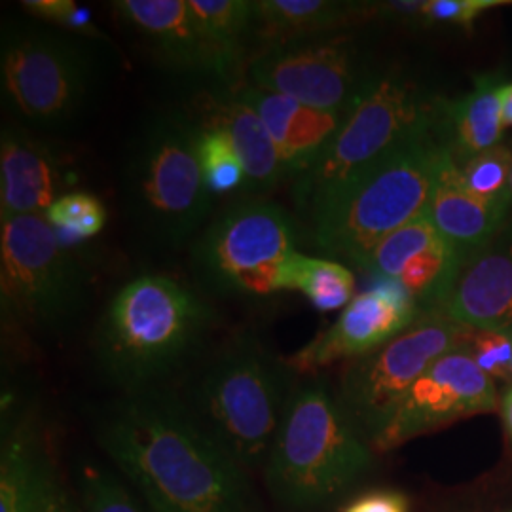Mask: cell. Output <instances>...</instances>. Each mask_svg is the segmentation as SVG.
I'll use <instances>...</instances> for the list:
<instances>
[{
	"mask_svg": "<svg viewBox=\"0 0 512 512\" xmlns=\"http://www.w3.org/2000/svg\"><path fill=\"white\" fill-rule=\"evenodd\" d=\"M503 88L505 82L497 74H482L471 92L444 103V137L456 164L499 145L505 129Z\"/></svg>",
	"mask_w": 512,
	"mask_h": 512,
	"instance_id": "obj_23",
	"label": "cell"
},
{
	"mask_svg": "<svg viewBox=\"0 0 512 512\" xmlns=\"http://www.w3.org/2000/svg\"><path fill=\"white\" fill-rule=\"evenodd\" d=\"M444 103L410 74L382 71L349 110L321 160L294 183L298 207L306 209L311 219L370 165L437 128Z\"/></svg>",
	"mask_w": 512,
	"mask_h": 512,
	"instance_id": "obj_7",
	"label": "cell"
},
{
	"mask_svg": "<svg viewBox=\"0 0 512 512\" xmlns=\"http://www.w3.org/2000/svg\"><path fill=\"white\" fill-rule=\"evenodd\" d=\"M264 122L285 165L287 179L302 181L344 126L348 112L311 109L287 95L245 84L236 88Z\"/></svg>",
	"mask_w": 512,
	"mask_h": 512,
	"instance_id": "obj_18",
	"label": "cell"
},
{
	"mask_svg": "<svg viewBox=\"0 0 512 512\" xmlns=\"http://www.w3.org/2000/svg\"><path fill=\"white\" fill-rule=\"evenodd\" d=\"M440 313L467 329H512V226L461 258Z\"/></svg>",
	"mask_w": 512,
	"mask_h": 512,
	"instance_id": "obj_16",
	"label": "cell"
},
{
	"mask_svg": "<svg viewBox=\"0 0 512 512\" xmlns=\"http://www.w3.org/2000/svg\"><path fill=\"white\" fill-rule=\"evenodd\" d=\"M35 512H76V505L69 494L59 486V482L42 499Z\"/></svg>",
	"mask_w": 512,
	"mask_h": 512,
	"instance_id": "obj_34",
	"label": "cell"
},
{
	"mask_svg": "<svg viewBox=\"0 0 512 512\" xmlns=\"http://www.w3.org/2000/svg\"><path fill=\"white\" fill-rule=\"evenodd\" d=\"M200 120L181 109L150 112L133 131L122 164V202L131 224L160 247H183L211 213L203 183Z\"/></svg>",
	"mask_w": 512,
	"mask_h": 512,
	"instance_id": "obj_5",
	"label": "cell"
},
{
	"mask_svg": "<svg viewBox=\"0 0 512 512\" xmlns=\"http://www.w3.org/2000/svg\"><path fill=\"white\" fill-rule=\"evenodd\" d=\"M194 18L219 57L226 88H239L247 73L251 44L256 42L255 2L249 0H188Z\"/></svg>",
	"mask_w": 512,
	"mask_h": 512,
	"instance_id": "obj_24",
	"label": "cell"
},
{
	"mask_svg": "<svg viewBox=\"0 0 512 512\" xmlns=\"http://www.w3.org/2000/svg\"><path fill=\"white\" fill-rule=\"evenodd\" d=\"M57 484L37 420L21 416L4 429L0 454V512H35Z\"/></svg>",
	"mask_w": 512,
	"mask_h": 512,
	"instance_id": "obj_21",
	"label": "cell"
},
{
	"mask_svg": "<svg viewBox=\"0 0 512 512\" xmlns=\"http://www.w3.org/2000/svg\"><path fill=\"white\" fill-rule=\"evenodd\" d=\"M372 446L323 378L294 387L262 476L275 505L313 512L338 501L374 467Z\"/></svg>",
	"mask_w": 512,
	"mask_h": 512,
	"instance_id": "obj_4",
	"label": "cell"
},
{
	"mask_svg": "<svg viewBox=\"0 0 512 512\" xmlns=\"http://www.w3.org/2000/svg\"><path fill=\"white\" fill-rule=\"evenodd\" d=\"M442 122L370 165L311 217L323 253L359 268L382 239L420 217L452 156Z\"/></svg>",
	"mask_w": 512,
	"mask_h": 512,
	"instance_id": "obj_6",
	"label": "cell"
},
{
	"mask_svg": "<svg viewBox=\"0 0 512 512\" xmlns=\"http://www.w3.org/2000/svg\"><path fill=\"white\" fill-rule=\"evenodd\" d=\"M380 73L348 29L260 48L247 65V84L311 109L349 112Z\"/></svg>",
	"mask_w": 512,
	"mask_h": 512,
	"instance_id": "obj_12",
	"label": "cell"
},
{
	"mask_svg": "<svg viewBox=\"0 0 512 512\" xmlns=\"http://www.w3.org/2000/svg\"><path fill=\"white\" fill-rule=\"evenodd\" d=\"M200 164H202L203 183L213 194H228L238 188L245 190L247 173L239 160L238 152L230 143L228 135L220 129L205 126L200 122Z\"/></svg>",
	"mask_w": 512,
	"mask_h": 512,
	"instance_id": "obj_27",
	"label": "cell"
},
{
	"mask_svg": "<svg viewBox=\"0 0 512 512\" xmlns=\"http://www.w3.org/2000/svg\"><path fill=\"white\" fill-rule=\"evenodd\" d=\"M497 410H501V401L495 382L476 365L463 342L429 366L410 387L372 448L391 452L456 421Z\"/></svg>",
	"mask_w": 512,
	"mask_h": 512,
	"instance_id": "obj_13",
	"label": "cell"
},
{
	"mask_svg": "<svg viewBox=\"0 0 512 512\" xmlns=\"http://www.w3.org/2000/svg\"><path fill=\"white\" fill-rule=\"evenodd\" d=\"M469 330L442 313H425L397 338L349 361L334 393L370 446L410 387L442 355L461 346Z\"/></svg>",
	"mask_w": 512,
	"mask_h": 512,
	"instance_id": "obj_11",
	"label": "cell"
},
{
	"mask_svg": "<svg viewBox=\"0 0 512 512\" xmlns=\"http://www.w3.org/2000/svg\"><path fill=\"white\" fill-rule=\"evenodd\" d=\"M423 315L399 283L374 279L368 289L353 296L329 329L319 332L287 361L296 374H315L340 361L349 363L397 338Z\"/></svg>",
	"mask_w": 512,
	"mask_h": 512,
	"instance_id": "obj_14",
	"label": "cell"
},
{
	"mask_svg": "<svg viewBox=\"0 0 512 512\" xmlns=\"http://www.w3.org/2000/svg\"><path fill=\"white\" fill-rule=\"evenodd\" d=\"M289 291L304 294L319 313L344 310L355 296V275L332 258L298 253L291 264Z\"/></svg>",
	"mask_w": 512,
	"mask_h": 512,
	"instance_id": "obj_25",
	"label": "cell"
},
{
	"mask_svg": "<svg viewBox=\"0 0 512 512\" xmlns=\"http://www.w3.org/2000/svg\"><path fill=\"white\" fill-rule=\"evenodd\" d=\"M202 118L205 126L228 135L247 173L245 192L264 194L287 179L285 165L256 110L247 105L236 90L213 93L205 99Z\"/></svg>",
	"mask_w": 512,
	"mask_h": 512,
	"instance_id": "obj_19",
	"label": "cell"
},
{
	"mask_svg": "<svg viewBox=\"0 0 512 512\" xmlns=\"http://www.w3.org/2000/svg\"><path fill=\"white\" fill-rule=\"evenodd\" d=\"M6 105L31 126H71L99 88V61L84 38L38 19H6L0 37Z\"/></svg>",
	"mask_w": 512,
	"mask_h": 512,
	"instance_id": "obj_8",
	"label": "cell"
},
{
	"mask_svg": "<svg viewBox=\"0 0 512 512\" xmlns=\"http://www.w3.org/2000/svg\"><path fill=\"white\" fill-rule=\"evenodd\" d=\"M501 414H503L505 429H507V433L512 439V387L507 389V393L501 399Z\"/></svg>",
	"mask_w": 512,
	"mask_h": 512,
	"instance_id": "obj_35",
	"label": "cell"
},
{
	"mask_svg": "<svg viewBox=\"0 0 512 512\" xmlns=\"http://www.w3.org/2000/svg\"><path fill=\"white\" fill-rule=\"evenodd\" d=\"M110 8L162 69L226 88L219 57L188 0H116Z\"/></svg>",
	"mask_w": 512,
	"mask_h": 512,
	"instance_id": "obj_15",
	"label": "cell"
},
{
	"mask_svg": "<svg viewBox=\"0 0 512 512\" xmlns=\"http://www.w3.org/2000/svg\"><path fill=\"white\" fill-rule=\"evenodd\" d=\"M69 171L48 143L21 126L0 133V219L46 215L67 194Z\"/></svg>",
	"mask_w": 512,
	"mask_h": 512,
	"instance_id": "obj_17",
	"label": "cell"
},
{
	"mask_svg": "<svg viewBox=\"0 0 512 512\" xmlns=\"http://www.w3.org/2000/svg\"><path fill=\"white\" fill-rule=\"evenodd\" d=\"M287 359L251 330L215 349L188 378L184 403L243 471L262 473L298 384Z\"/></svg>",
	"mask_w": 512,
	"mask_h": 512,
	"instance_id": "obj_3",
	"label": "cell"
},
{
	"mask_svg": "<svg viewBox=\"0 0 512 512\" xmlns=\"http://www.w3.org/2000/svg\"><path fill=\"white\" fill-rule=\"evenodd\" d=\"M509 4L511 0H423L416 25H458L469 29L482 14Z\"/></svg>",
	"mask_w": 512,
	"mask_h": 512,
	"instance_id": "obj_32",
	"label": "cell"
},
{
	"mask_svg": "<svg viewBox=\"0 0 512 512\" xmlns=\"http://www.w3.org/2000/svg\"><path fill=\"white\" fill-rule=\"evenodd\" d=\"M465 346L476 365L494 382L509 384L512 363V329L469 330Z\"/></svg>",
	"mask_w": 512,
	"mask_h": 512,
	"instance_id": "obj_31",
	"label": "cell"
},
{
	"mask_svg": "<svg viewBox=\"0 0 512 512\" xmlns=\"http://www.w3.org/2000/svg\"><path fill=\"white\" fill-rule=\"evenodd\" d=\"M255 12L260 48L289 38L348 31L378 16L376 2L340 0H258Z\"/></svg>",
	"mask_w": 512,
	"mask_h": 512,
	"instance_id": "obj_22",
	"label": "cell"
},
{
	"mask_svg": "<svg viewBox=\"0 0 512 512\" xmlns=\"http://www.w3.org/2000/svg\"><path fill=\"white\" fill-rule=\"evenodd\" d=\"M93 435L152 512H260L249 473L171 387L122 393Z\"/></svg>",
	"mask_w": 512,
	"mask_h": 512,
	"instance_id": "obj_1",
	"label": "cell"
},
{
	"mask_svg": "<svg viewBox=\"0 0 512 512\" xmlns=\"http://www.w3.org/2000/svg\"><path fill=\"white\" fill-rule=\"evenodd\" d=\"M296 239L281 205L264 198L232 203L192 241V272L207 293L262 300L289 291Z\"/></svg>",
	"mask_w": 512,
	"mask_h": 512,
	"instance_id": "obj_9",
	"label": "cell"
},
{
	"mask_svg": "<svg viewBox=\"0 0 512 512\" xmlns=\"http://www.w3.org/2000/svg\"><path fill=\"white\" fill-rule=\"evenodd\" d=\"M217 311L179 279L143 274L110 298L93 332L101 376L122 393L169 387L202 355Z\"/></svg>",
	"mask_w": 512,
	"mask_h": 512,
	"instance_id": "obj_2",
	"label": "cell"
},
{
	"mask_svg": "<svg viewBox=\"0 0 512 512\" xmlns=\"http://www.w3.org/2000/svg\"><path fill=\"white\" fill-rule=\"evenodd\" d=\"M21 8L29 16L57 27L69 35L101 42L109 46L110 50L120 52L116 42L99 25H95L90 10L76 4L74 0H23Z\"/></svg>",
	"mask_w": 512,
	"mask_h": 512,
	"instance_id": "obj_30",
	"label": "cell"
},
{
	"mask_svg": "<svg viewBox=\"0 0 512 512\" xmlns=\"http://www.w3.org/2000/svg\"><path fill=\"white\" fill-rule=\"evenodd\" d=\"M458 167L461 183L473 196L509 213L512 205V147L499 143Z\"/></svg>",
	"mask_w": 512,
	"mask_h": 512,
	"instance_id": "obj_26",
	"label": "cell"
},
{
	"mask_svg": "<svg viewBox=\"0 0 512 512\" xmlns=\"http://www.w3.org/2000/svg\"><path fill=\"white\" fill-rule=\"evenodd\" d=\"M80 490L86 512H152L141 495L109 469L88 465L80 475Z\"/></svg>",
	"mask_w": 512,
	"mask_h": 512,
	"instance_id": "obj_29",
	"label": "cell"
},
{
	"mask_svg": "<svg viewBox=\"0 0 512 512\" xmlns=\"http://www.w3.org/2000/svg\"><path fill=\"white\" fill-rule=\"evenodd\" d=\"M511 194H512V171H511Z\"/></svg>",
	"mask_w": 512,
	"mask_h": 512,
	"instance_id": "obj_38",
	"label": "cell"
},
{
	"mask_svg": "<svg viewBox=\"0 0 512 512\" xmlns=\"http://www.w3.org/2000/svg\"><path fill=\"white\" fill-rule=\"evenodd\" d=\"M55 230L65 238H95L103 232L109 215L103 202L84 190L67 192L44 215Z\"/></svg>",
	"mask_w": 512,
	"mask_h": 512,
	"instance_id": "obj_28",
	"label": "cell"
},
{
	"mask_svg": "<svg viewBox=\"0 0 512 512\" xmlns=\"http://www.w3.org/2000/svg\"><path fill=\"white\" fill-rule=\"evenodd\" d=\"M427 211L440 236L454 245L461 256L473 253L494 239L507 226L509 217L507 211L478 200L463 186L454 156L440 169Z\"/></svg>",
	"mask_w": 512,
	"mask_h": 512,
	"instance_id": "obj_20",
	"label": "cell"
},
{
	"mask_svg": "<svg viewBox=\"0 0 512 512\" xmlns=\"http://www.w3.org/2000/svg\"><path fill=\"white\" fill-rule=\"evenodd\" d=\"M503 124L505 128H512V84H505L503 88Z\"/></svg>",
	"mask_w": 512,
	"mask_h": 512,
	"instance_id": "obj_36",
	"label": "cell"
},
{
	"mask_svg": "<svg viewBox=\"0 0 512 512\" xmlns=\"http://www.w3.org/2000/svg\"><path fill=\"white\" fill-rule=\"evenodd\" d=\"M509 387H512V363H511V372H509Z\"/></svg>",
	"mask_w": 512,
	"mask_h": 512,
	"instance_id": "obj_37",
	"label": "cell"
},
{
	"mask_svg": "<svg viewBox=\"0 0 512 512\" xmlns=\"http://www.w3.org/2000/svg\"><path fill=\"white\" fill-rule=\"evenodd\" d=\"M342 512H410V505L401 492L374 490L355 497Z\"/></svg>",
	"mask_w": 512,
	"mask_h": 512,
	"instance_id": "obj_33",
	"label": "cell"
},
{
	"mask_svg": "<svg viewBox=\"0 0 512 512\" xmlns=\"http://www.w3.org/2000/svg\"><path fill=\"white\" fill-rule=\"evenodd\" d=\"M0 304L29 329L59 334L90 302L84 264L44 215L0 222Z\"/></svg>",
	"mask_w": 512,
	"mask_h": 512,
	"instance_id": "obj_10",
	"label": "cell"
}]
</instances>
